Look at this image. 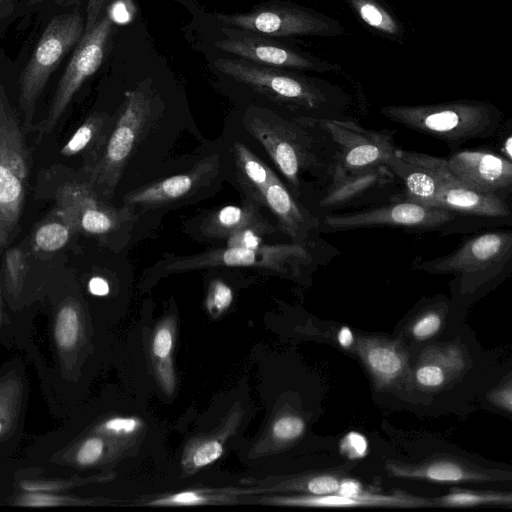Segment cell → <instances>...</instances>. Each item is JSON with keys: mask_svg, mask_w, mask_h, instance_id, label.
I'll return each mask as SVG.
<instances>
[{"mask_svg": "<svg viewBox=\"0 0 512 512\" xmlns=\"http://www.w3.org/2000/svg\"><path fill=\"white\" fill-rule=\"evenodd\" d=\"M417 383L425 388L436 389L446 382V372L439 365L423 362L415 372Z\"/></svg>", "mask_w": 512, "mask_h": 512, "instance_id": "36", "label": "cell"}, {"mask_svg": "<svg viewBox=\"0 0 512 512\" xmlns=\"http://www.w3.org/2000/svg\"><path fill=\"white\" fill-rule=\"evenodd\" d=\"M85 28L75 7L53 16L45 26L29 60L18 77V107L25 122H32L38 98L64 57L74 49Z\"/></svg>", "mask_w": 512, "mask_h": 512, "instance_id": "6", "label": "cell"}, {"mask_svg": "<svg viewBox=\"0 0 512 512\" xmlns=\"http://www.w3.org/2000/svg\"><path fill=\"white\" fill-rule=\"evenodd\" d=\"M502 156L511 160L512 159V137L508 135L502 144Z\"/></svg>", "mask_w": 512, "mask_h": 512, "instance_id": "49", "label": "cell"}, {"mask_svg": "<svg viewBox=\"0 0 512 512\" xmlns=\"http://www.w3.org/2000/svg\"><path fill=\"white\" fill-rule=\"evenodd\" d=\"M79 332V320L76 309L71 305H65L58 313L55 337L58 344L63 348L72 347Z\"/></svg>", "mask_w": 512, "mask_h": 512, "instance_id": "31", "label": "cell"}, {"mask_svg": "<svg viewBox=\"0 0 512 512\" xmlns=\"http://www.w3.org/2000/svg\"><path fill=\"white\" fill-rule=\"evenodd\" d=\"M105 0H89L85 28L72 50V55L59 79L41 132L51 133L66 111L72 98L101 66L112 31L109 12L103 13Z\"/></svg>", "mask_w": 512, "mask_h": 512, "instance_id": "7", "label": "cell"}, {"mask_svg": "<svg viewBox=\"0 0 512 512\" xmlns=\"http://www.w3.org/2000/svg\"><path fill=\"white\" fill-rule=\"evenodd\" d=\"M359 20L384 38L401 42L405 30L382 0H345Z\"/></svg>", "mask_w": 512, "mask_h": 512, "instance_id": "27", "label": "cell"}, {"mask_svg": "<svg viewBox=\"0 0 512 512\" xmlns=\"http://www.w3.org/2000/svg\"><path fill=\"white\" fill-rule=\"evenodd\" d=\"M341 451L350 458L363 457L367 453V441L361 434L351 432L342 440Z\"/></svg>", "mask_w": 512, "mask_h": 512, "instance_id": "40", "label": "cell"}, {"mask_svg": "<svg viewBox=\"0 0 512 512\" xmlns=\"http://www.w3.org/2000/svg\"><path fill=\"white\" fill-rule=\"evenodd\" d=\"M457 214L436 207H427L407 200L343 214H327L322 220L324 232L347 231L378 226L430 229L440 227Z\"/></svg>", "mask_w": 512, "mask_h": 512, "instance_id": "15", "label": "cell"}, {"mask_svg": "<svg viewBox=\"0 0 512 512\" xmlns=\"http://www.w3.org/2000/svg\"><path fill=\"white\" fill-rule=\"evenodd\" d=\"M381 114L418 133L446 142L453 150L473 139L494 135L502 113L493 104L462 99L427 105H388Z\"/></svg>", "mask_w": 512, "mask_h": 512, "instance_id": "3", "label": "cell"}, {"mask_svg": "<svg viewBox=\"0 0 512 512\" xmlns=\"http://www.w3.org/2000/svg\"><path fill=\"white\" fill-rule=\"evenodd\" d=\"M138 425L139 423L135 418L116 417L108 420L104 426L107 430L117 434H131L137 429Z\"/></svg>", "mask_w": 512, "mask_h": 512, "instance_id": "44", "label": "cell"}, {"mask_svg": "<svg viewBox=\"0 0 512 512\" xmlns=\"http://www.w3.org/2000/svg\"><path fill=\"white\" fill-rule=\"evenodd\" d=\"M112 126L107 113H92L62 147L61 154L70 157L82 153L85 156L83 171L89 169L101 155Z\"/></svg>", "mask_w": 512, "mask_h": 512, "instance_id": "24", "label": "cell"}, {"mask_svg": "<svg viewBox=\"0 0 512 512\" xmlns=\"http://www.w3.org/2000/svg\"><path fill=\"white\" fill-rule=\"evenodd\" d=\"M222 32L226 38L216 42V48L257 65L300 72L336 73L341 70L340 64L336 62L293 48L271 37L231 27L223 28Z\"/></svg>", "mask_w": 512, "mask_h": 512, "instance_id": "13", "label": "cell"}, {"mask_svg": "<svg viewBox=\"0 0 512 512\" xmlns=\"http://www.w3.org/2000/svg\"><path fill=\"white\" fill-rule=\"evenodd\" d=\"M226 27L250 31L271 38L316 36L333 38L345 34L336 19L315 9L291 2H277L246 13H216Z\"/></svg>", "mask_w": 512, "mask_h": 512, "instance_id": "10", "label": "cell"}, {"mask_svg": "<svg viewBox=\"0 0 512 512\" xmlns=\"http://www.w3.org/2000/svg\"><path fill=\"white\" fill-rule=\"evenodd\" d=\"M420 362L439 365L452 374H459L465 368L463 353L455 345L445 347L430 346L421 354Z\"/></svg>", "mask_w": 512, "mask_h": 512, "instance_id": "30", "label": "cell"}, {"mask_svg": "<svg viewBox=\"0 0 512 512\" xmlns=\"http://www.w3.org/2000/svg\"><path fill=\"white\" fill-rule=\"evenodd\" d=\"M439 505L460 507L480 504L511 503V494L501 492H474L455 489L437 500Z\"/></svg>", "mask_w": 512, "mask_h": 512, "instance_id": "29", "label": "cell"}, {"mask_svg": "<svg viewBox=\"0 0 512 512\" xmlns=\"http://www.w3.org/2000/svg\"><path fill=\"white\" fill-rule=\"evenodd\" d=\"M104 444L100 438H89L81 446L77 459L83 465L96 462L103 453Z\"/></svg>", "mask_w": 512, "mask_h": 512, "instance_id": "42", "label": "cell"}, {"mask_svg": "<svg viewBox=\"0 0 512 512\" xmlns=\"http://www.w3.org/2000/svg\"><path fill=\"white\" fill-rule=\"evenodd\" d=\"M89 290L94 295L104 296L109 292V285L104 279L95 277L89 282Z\"/></svg>", "mask_w": 512, "mask_h": 512, "instance_id": "47", "label": "cell"}, {"mask_svg": "<svg viewBox=\"0 0 512 512\" xmlns=\"http://www.w3.org/2000/svg\"><path fill=\"white\" fill-rule=\"evenodd\" d=\"M174 335L169 326H161L154 334L152 341V352L154 357L161 361H165L173 349Z\"/></svg>", "mask_w": 512, "mask_h": 512, "instance_id": "38", "label": "cell"}, {"mask_svg": "<svg viewBox=\"0 0 512 512\" xmlns=\"http://www.w3.org/2000/svg\"><path fill=\"white\" fill-rule=\"evenodd\" d=\"M163 264L171 272L215 267H252L287 276H299L315 264V257L309 246L292 242L261 244L255 248L224 246L195 255L171 257Z\"/></svg>", "mask_w": 512, "mask_h": 512, "instance_id": "8", "label": "cell"}, {"mask_svg": "<svg viewBox=\"0 0 512 512\" xmlns=\"http://www.w3.org/2000/svg\"><path fill=\"white\" fill-rule=\"evenodd\" d=\"M0 430H1V424H0Z\"/></svg>", "mask_w": 512, "mask_h": 512, "instance_id": "51", "label": "cell"}, {"mask_svg": "<svg viewBox=\"0 0 512 512\" xmlns=\"http://www.w3.org/2000/svg\"><path fill=\"white\" fill-rule=\"evenodd\" d=\"M0 52V252L19 230L29 175V154L17 112L11 102Z\"/></svg>", "mask_w": 512, "mask_h": 512, "instance_id": "4", "label": "cell"}, {"mask_svg": "<svg viewBox=\"0 0 512 512\" xmlns=\"http://www.w3.org/2000/svg\"><path fill=\"white\" fill-rule=\"evenodd\" d=\"M340 484L339 477L331 474L314 476L306 482L305 490L312 495L336 493Z\"/></svg>", "mask_w": 512, "mask_h": 512, "instance_id": "39", "label": "cell"}, {"mask_svg": "<svg viewBox=\"0 0 512 512\" xmlns=\"http://www.w3.org/2000/svg\"><path fill=\"white\" fill-rule=\"evenodd\" d=\"M218 172V157L202 159L186 173L173 175L131 191L124 198L125 205L155 208L178 203L209 185Z\"/></svg>", "mask_w": 512, "mask_h": 512, "instance_id": "18", "label": "cell"}, {"mask_svg": "<svg viewBox=\"0 0 512 512\" xmlns=\"http://www.w3.org/2000/svg\"><path fill=\"white\" fill-rule=\"evenodd\" d=\"M19 1L20 0H0V36L18 17Z\"/></svg>", "mask_w": 512, "mask_h": 512, "instance_id": "43", "label": "cell"}, {"mask_svg": "<svg viewBox=\"0 0 512 512\" xmlns=\"http://www.w3.org/2000/svg\"><path fill=\"white\" fill-rule=\"evenodd\" d=\"M352 341V333L347 327H344L339 333V342L342 346L347 347Z\"/></svg>", "mask_w": 512, "mask_h": 512, "instance_id": "50", "label": "cell"}, {"mask_svg": "<svg viewBox=\"0 0 512 512\" xmlns=\"http://www.w3.org/2000/svg\"><path fill=\"white\" fill-rule=\"evenodd\" d=\"M357 350L378 387L390 385L405 367L404 351L392 342L377 338H361Z\"/></svg>", "mask_w": 512, "mask_h": 512, "instance_id": "23", "label": "cell"}, {"mask_svg": "<svg viewBox=\"0 0 512 512\" xmlns=\"http://www.w3.org/2000/svg\"><path fill=\"white\" fill-rule=\"evenodd\" d=\"M305 430V422L295 415L278 418L272 426L273 436L280 441H291L299 438Z\"/></svg>", "mask_w": 512, "mask_h": 512, "instance_id": "34", "label": "cell"}, {"mask_svg": "<svg viewBox=\"0 0 512 512\" xmlns=\"http://www.w3.org/2000/svg\"><path fill=\"white\" fill-rule=\"evenodd\" d=\"M387 165L402 183V200L433 207L437 181L430 170L402 158L397 149L388 159Z\"/></svg>", "mask_w": 512, "mask_h": 512, "instance_id": "26", "label": "cell"}, {"mask_svg": "<svg viewBox=\"0 0 512 512\" xmlns=\"http://www.w3.org/2000/svg\"><path fill=\"white\" fill-rule=\"evenodd\" d=\"M387 472L398 478L424 479L433 482H487L492 476L486 471L472 469L450 459H439L421 465H407L395 461L386 463Z\"/></svg>", "mask_w": 512, "mask_h": 512, "instance_id": "21", "label": "cell"}, {"mask_svg": "<svg viewBox=\"0 0 512 512\" xmlns=\"http://www.w3.org/2000/svg\"><path fill=\"white\" fill-rule=\"evenodd\" d=\"M401 182L388 165L372 170L343 175L331 179L320 197V208L341 209L371 204L380 199L389 202L402 200L403 194L396 193Z\"/></svg>", "mask_w": 512, "mask_h": 512, "instance_id": "16", "label": "cell"}, {"mask_svg": "<svg viewBox=\"0 0 512 512\" xmlns=\"http://www.w3.org/2000/svg\"><path fill=\"white\" fill-rule=\"evenodd\" d=\"M56 218L43 222L35 231L33 241L36 249L54 252L66 245L73 232L72 224L57 210Z\"/></svg>", "mask_w": 512, "mask_h": 512, "instance_id": "28", "label": "cell"}, {"mask_svg": "<svg viewBox=\"0 0 512 512\" xmlns=\"http://www.w3.org/2000/svg\"><path fill=\"white\" fill-rule=\"evenodd\" d=\"M442 325L441 314L436 310H429L419 316L413 323L411 332L415 339L426 340L435 335Z\"/></svg>", "mask_w": 512, "mask_h": 512, "instance_id": "35", "label": "cell"}, {"mask_svg": "<svg viewBox=\"0 0 512 512\" xmlns=\"http://www.w3.org/2000/svg\"><path fill=\"white\" fill-rule=\"evenodd\" d=\"M258 204L246 200L242 205H227L207 215L201 231L205 237L226 241L232 235L248 227L273 226L266 221Z\"/></svg>", "mask_w": 512, "mask_h": 512, "instance_id": "22", "label": "cell"}, {"mask_svg": "<svg viewBox=\"0 0 512 512\" xmlns=\"http://www.w3.org/2000/svg\"><path fill=\"white\" fill-rule=\"evenodd\" d=\"M156 108V100L147 88L139 86L125 92L122 108L101 155L84 171L86 181L104 201L113 197L136 147L156 119Z\"/></svg>", "mask_w": 512, "mask_h": 512, "instance_id": "5", "label": "cell"}, {"mask_svg": "<svg viewBox=\"0 0 512 512\" xmlns=\"http://www.w3.org/2000/svg\"><path fill=\"white\" fill-rule=\"evenodd\" d=\"M489 398H490V401L494 402L496 405L502 407L503 409L511 411L512 397H511L510 385L496 390V392H493Z\"/></svg>", "mask_w": 512, "mask_h": 512, "instance_id": "45", "label": "cell"}, {"mask_svg": "<svg viewBox=\"0 0 512 512\" xmlns=\"http://www.w3.org/2000/svg\"><path fill=\"white\" fill-rule=\"evenodd\" d=\"M236 175L246 200L265 206V191L277 176L246 145L235 142L232 148Z\"/></svg>", "mask_w": 512, "mask_h": 512, "instance_id": "25", "label": "cell"}, {"mask_svg": "<svg viewBox=\"0 0 512 512\" xmlns=\"http://www.w3.org/2000/svg\"><path fill=\"white\" fill-rule=\"evenodd\" d=\"M512 258V232L494 231L474 236L450 254L415 259L417 269L434 274H457L465 289H475L497 277Z\"/></svg>", "mask_w": 512, "mask_h": 512, "instance_id": "9", "label": "cell"}, {"mask_svg": "<svg viewBox=\"0 0 512 512\" xmlns=\"http://www.w3.org/2000/svg\"><path fill=\"white\" fill-rule=\"evenodd\" d=\"M4 269L10 287L18 289L26 269L24 251L18 247L7 249L4 254Z\"/></svg>", "mask_w": 512, "mask_h": 512, "instance_id": "33", "label": "cell"}, {"mask_svg": "<svg viewBox=\"0 0 512 512\" xmlns=\"http://www.w3.org/2000/svg\"><path fill=\"white\" fill-rule=\"evenodd\" d=\"M265 206L273 212L280 228L293 243L311 245L312 236L320 229V220L296 201L277 176L265 191Z\"/></svg>", "mask_w": 512, "mask_h": 512, "instance_id": "19", "label": "cell"}, {"mask_svg": "<svg viewBox=\"0 0 512 512\" xmlns=\"http://www.w3.org/2000/svg\"><path fill=\"white\" fill-rule=\"evenodd\" d=\"M272 503L287 506L304 507H370V506H399L419 507L432 505L433 501L423 497L413 496L401 491L392 494H378L364 491L359 495H342L338 493L326 495H304L282 497L272 500Z\"/></svg>", "mask_w": 512, "mask_h": 512, "instance_id": "20", "label": "cell"}, {"mask_svg": "<svg viewBox=\"0 0 512 512\" xmlns=\"http://www.w3.org/2000/svg\"><path fill=\"white\" fill-rule=\"evenodd\" d=\"M57 210L76 231L99 238H108L130 228L133 209L125 205L114 208L101 199L87 181H68L55 193Z\"/></svg>", "mask_w": 512, "mask_h": 512, "instance_id": "12", "label": "cell"}, {"mask_svg": "<svg viewBox=\"0 0 512 512\" xmlns=\"http://www.w3.org/2000/svg\"><path fill=\"white\" fill-rule=\"evenodd\" d=\"M397 153L433 173L437 181L433 207L481 217L502 218L510 215V208L504 199L479 192L459 180L448 168L447 159L400 148H397Z\"/></svg>", "mask_w": 512, "mask_h": 512, "instance_id": "14", "label": "cell"}, {"mask_svg": "<svg viewBox=\"0 0 512 512\" xmlns=\"http://www.w3.org/2000/svg\"><path fill=\"white\" fill-rule=\"evenodd\" d=\"M213 64L223 74L287 108L292 112V119H342L350 103L340 86L300 71L257 65L243 59L220 58Z\"/></svg>", "mask_w": 512, "mask_h": 512, "instance_id": "2", "label": "cell"}, {"mask_svg": "<svg viewBox=\"0 0 512 512\" xmlns=\"http://www.w3.org/2000/svg\"><path fill=\"white\" fill-rule=\"evenodd\" d=\"M233 301L232 289L222 280H214L210 283L206 307L213 316H219L226 311Z\"/></svg>", "mask_w": 512, "mask_h": 512, "instance_id": "32", "label": "cell"}, {"mask_svg": "<svg viewBox=\"0 0 512 512\" xmlns=\"http://www.w3.org/2000/svg\"><path fill=\"white\" fill-rule=\"evenodd\" d=\"M48 0H20L18 5V16L23 15L25 12H31L34 8H37L40 4H43Z\"/></svg>", "mask_w": 512, "mask_h": 512, "instance_id": "48", "label": "cell"}, {"mask_svg": "<svg viewBox=\"0 0 512 512\" xmlns=\"http://www.w3.org/2000/svg\"><path fill=\"white\" fill-rule=\"evenodd\" d=\"M317 122L330 134L336 146L331 179L387 165L397 149L395 130L366 129L343 118L317 119Z\"/></svg>", "mask_w": 512, "mask_h": 512, "instance_id": "11", "label": "cell"}, {"mask_svg": "<svg viewBox=\"0 0 512 512\" xmlns=\"http://www.w3.org/2000/svg\"><path fill=\"white\" fill-rule=\"evenodd\" d=\"M207 501L208 499L198 492L183 491L166 498L156 500L153 503L156 505H200Z\"/></svg>", "mask_w": 512, "mask_h": 512, "instance_id": "41", "label": "cell"}, {"mask_svg": "<svg viewBox=\"0 0 512 512\" xmlns=\"http://www.w3.org/2000/svg\"><path fill=\"white\" fill-rule=\"evenodd\" d=\"M223 453L222 444L213 439L201 443L192 454V464L196 468L209 465L221 457Z\"/></svg>", "mask_w": 512, "mask_h": 512, "instance_id": "37", "label": "cell"}, {"mask_svg": "<svg viewBox=\"0 0 512 512\" xmlns=\"http://www.w3.org/2000/svg\"><path fill=\"white\" fill-rule=\"evenodd\" d=\"M244 123L284 175L294 198L301 196L308 183L322 196L331 180L336 146L317 119H292L252 106Z\"/></svg>", "mask_w": 512, "mask_h": 512, "instance_id": "1", "label": "cell"}, {"mask_svg": "<svg viewBox=\"0 0 512 512\" xmlns=\"http://www.w3.org/2000/svg\"><path fill=\"white\" fill-rule=\"evenodd\" d=\"M450 171L473 189L505 200L511 192L512 162L484 150H455L447 159Z\"/></svg>", "mask_w": 512, "mask_h": 512, "instance_id": "17", "label": "cell"}, {"mask_svg": "<svg viewBox=\"0 0 512 512\" xmlns=\"http://www.w3.org/2000/svg\"><path fill=\"white\" fill-rule=\"evenodd\" d=\"M361 484L355 479L340 480L339 488L336 493L342 495H359L363 493Z\"/></svg>", "mask_w": 512, "mask_h": 512, "instance_id": "46", "label": "cell"}]
</instances>
